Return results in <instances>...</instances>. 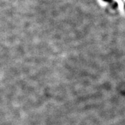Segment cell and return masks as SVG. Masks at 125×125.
Listing matches in <instances>:
<instances>
[{"mask_svg": "<svg viewBox=\"0 0 125 125\" xmlns=\"http://www.w3.org/2000/svg\"><path fill=\"white\" fill-rule=\"evenodd\" d=\"M104 1H111V0H104Z\"/></svg>", "mask_w": 125, "mask_h": 125, "instance_id": "6da1fadb", "label": "cell"}]
</instances>
